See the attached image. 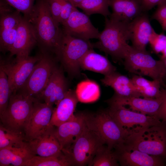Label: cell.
I'll return each instance as SVG.
<instances>
[{
	"label": "cell",
	"mask_w": 166,
	"mask_h": 166,
	"mask_svg": "<svg viewBox=\"0 0 166 166\" xmlns=\"http://www.w3.org/2000/svg\"><path fill=\"white\" fill-rule=\"evenodd\" d=\"M26 17L33 28L40 53L52 55L59 61L64 34L52 16L47 0H37Z\"/></svg>",
	"instance_id": "6da1fadb"
},
{
	"label": "cell",
	"mask_w": 166,
	"mask_h": 166,
	"mask_svg": "<svg viewBox=\"0 0 166 166\" xmlns=\"http://www.w3.org/2000/svg\"><path fill=\"white\" fill-rule=\"evenodd\" d=\"M131 22L119 21L105 17V25L98 41L93 43L97 48L110 56L115 61L123 60L132 34Z\"/></svg>",
	"instance_id": "7a4b0ae2"
},
{
	"label": "cell",
	"mask_w": 166,
	"mask_h": 166,
	"mask_svg": "<svg viewBox=\"0 0 166 166\" xmlns=\"http://www.w3.org/2000/svg\"><path fill=\"white\" fill-rule=\"evenodd\" d=\"M149 155L166 159V123L150 127H137L128 130L123 142Z\"/></svg>",
	"instance_id": "3957f363"
},
{
	"label": "cell",
	"mask_w": 166,
	"mask_h": 166,
	"mask_svg": "<svg viewBox=\"0 0 166 166\" xmlns=\"http://www.w3.org/2000/svg\"><path fill=\"white\" fill-rule=\"evenodd\" d=\"M87 127L95 132L109 149L123 143L128 131L121 126L109 114L107 109L95 114L86 113Z\"/></svg>",
	"instance_id": "277c9868"
},
{
	"label": "cell",
	"mask_w": 166,
	"mask_h": 166,
	"mask_svg": "<svg viewBox=\"0 0 166 166\" xmlns=\"http://www.w3.org/2000/svg\"><path fill=\"white\" fill-rule=\"evenodd\" d=\"M123 60L125 69L130 73L161 82L165 76V70L161 60H156L147 51L136 49L128 44Z\"/></svg>",
	"instance_id": "5b68a950"
},
{
	"label": "cell",
	"mask_w": 166,
	"mask_h": 166,
	"mask_svg": "<svg viewBox=\"0 0 166 166\" xmlns=\"http://www.w3.org/2000/svg\"><path fill=\"white\" fill-rule=\"evenodd\" d=\"M104 144L99 136L86 125L76 140L62 151L72 166H88L98 149Z\"/></svg>",
	"instance_id": "8992f818"
},
{
	"label": "cell",
	"mask_w": 166,
	"mask_h": 166,
	"mask_svg": "<svg viewBox=\"0 0 166 166\" xmlns=\"http://www.w3.org/2000/svg\"><path fill=\"white\" fill-rule=\"evenodd\" d=\"M37 99L18 92L12 93L6 109L0 115L1 123L8 129L23 132L34 103Z\"/></svg>",
	"instance_id": "52a82bcc"
},
{
	"label": "cell",
	"mask_w": 166,
	"mask_h": 166,
	"mask_svg": "<svg viewBox=\"0 0 166 166\" xmlns=\"http://www.w3.org/2000/svg\"><path fill=\"white\" fill-rule=\"evenodd\" d=\"M93 48L89 41L64 34L59 61L70 77L77 76L80 73L81 60L88 51Z\"/></svg>",
	"instance_id": "ba28073f"
},
{
	"label": "cell",
	"mask_w": 166,
	"mask_h": 166,
	"mask_svg": "<svg viewBox=\"0 0 166 166\" xmlns=\"http://www.w3.org/2000/svg\"><path fill=\"white\" fill-rule=\"evenodd\" d=\"M37 62L24 85L17 92L36 98L46 85L58 61L53 56L40 53Z\"/></svg>",
	"instance_id": "9c48e42d"
},
{
	"label": "cell",
	"mask_w": 166,
	"mask_h": 166,
	"mask_svg": "<svg viewBox=\"0 0 166 166\" xmlns=\"http://www.w3.org/2000/svg\"><path fill=\"white\" fill-rule=\"evenodd\" d=\"M9 56L0 58V68L6 74L12 93H17L25 84L34 67L39 60L40 53L34 56L14 59Z\"/></svg>",
	"instance_id": "30bf717a"
},
{
	"label": "cell",
	"mask_w": 166,
	"mask_h": 166,
	"mask_svg": "<svg viewBox=\"0 0 166 166\" xmlns=\"http://www.w3.org/2000/svg\"><path fill=\"white\" fill-rule=\"evenodd\" d=\"M108 105L107 109L110 116L121 126L128 130L138 126L150 127L163 123L154 116L134 111L123 105Z\"/></svg>",
	"instance_id": "8fae6325"
},
{
	"label": "cell",
	"mask_w": 166,
	"mask_h": 166,
	"mask_svg": "<svg viewBox=\"0 0 166 166\" xmlns=\"http://www.w3.org/2000/svg\"><path fill=\"white\" fill-rule=\"evenodd\" d=\"M54 108L37 99L34 102L30 115L23 129L26 141L36 138L50 126Z\"/></svg>",
	"instance_id": "7c38bea8"
},
{
	"label": "cell",
	"mask_w": 166,
	"mask_h": 166,
	"mask_svg": "<svg viewBox=\"0 0 166 166\" xmlns=\"http://www.w3.org/2000/svg\"><path fill=\"white\" fill-rule=\"evenodd\" d=\"M76 7L66 21L62 25L64 34L86 41L98 39V29L92 24L89 16Z\"/></svg>",
	"instance_id": "4fadbf2b"
},
{
	"label": "cell",
	"mask_w": 166,
	"mask_h": 166,
	"mask_svg": "<svg viewBox=\"0 0 166 166\" xmlns=\"http://www.w3.org/2000/svg\"><path fill=\"white\" fill-rule=\"evenodd\" d=\"M119 163L122 166H164L165 159L151 155L122 143L113 148Z\"/></svg>",
	"instance_id": "5bb4252c"
},
{
	"label": "cell",
	"mask_w": 166,
	"mask_h": 166,
	"mask_svg": "<svg viewBox=\"0 0 166 166\" xmlns=\"http://www.w3.org/2000/svg\"><path fill=\"white\" fill-rule=\"evenodd\" d=\"M37 45L36 38L31 24L24 16L17 29L15 40L10 51L9 56L15 55L17 58L27 57Z\"/></svg>",
	"instance_id": "9a60e30c"
},
{
	"label": "cell",
	"mask_w": 166,
	"mask_h": 166,
	"mask_svg": "<svg viewBox=\"0 0 166 166\" xmlns=\"http://www.w3.org/2000/svg\"><path fill=\"white\" fill-rule=\"evenodd\" d=\"M62 67L57 66L51 75L43 90L36 98L49 105H56L66 95L69 89Z\"/></svg>",
	"instance_id": "2e32d148"
},
{
	"label": "cell",
	"mask_w": 166,
	"mask_h": 166,
	"mask_svg": "<svg viewBox=\"0 0 166 166\" xmlns=\"http://www.w3.org/2000/svg\"><path fill=\"white\" fill-rule=\"evenodd\" d=\"M55 126H50L39 136L26 141L28 148L34 156H57L63 153L60 145L55 136Z\"/></svg>",
	"instance_id": "e0dca14e"
},
{
	"label": "cell",
	"mask_w": 166,
	"mask_h": 166,
	"mask_svg": "<svg viewBox=\"0 0 166 166\" xmlns=\"http://www.w3.org/2000/svg\"><path fill=\"white\" fill-rule=\"evenodd\" d=\"M86 126V113L75 114L73 120L55 128L54 133L61 150L69 147L77 139Z\"/></svg>",
	"instance_id": "ac0fdd59"
},
{
	"label": "cell",
	"mask_w": 166,
	"mask_h": 166,
	"mask_svg": "<svg viewBox=\"0 0 166 166\" xmlns=\"http://www.w3.org/2000/svg\"><path fill=\"white\" fill-rule=\"evenodd\" d=\"M161 95L156 98H147L140 97H121L113 95L106 102L109 104H113L128 106L130 109L142 113L154 116L159 110L162 102Z\"/></svg>",
	"instance_id": "d6986e66"
},
{
	"label": "cell",
	"mask_w": 166,
	"mask_h": 166,
	"mask_svg": "<svg viewBox=\"0 0 166 166\" xmlns=\"http://www.w3.org/2000/svg\"><path fill=\"white\" fill-rule=\"evenodd\" d=\"M78 101L75 91L69 89L64 97L54 108L50 125L57 127L74 119V112Z\"/></svg>",
	"instance_id": "ffe728a7"
},
{
	"label": "cell",
	"mask_w": 166,
	"mask_h": 166,
	"mask_svg": "<svg viewBox=\"0 0 166 166\" xmlns=\"http://www.w3.org/2000/svg\"><path fill=\"white\" fill-rule=\"evenodd\" d=\"M132 34L130 40L135 49L146 51L150 37L153 30L148 15L143 12L131 22Z\"/></svg>",
	"instance_id": "44dd1931"
},
{
	"label": "cell",
	"mask_w": 166,
	"mask_h": 166,
	"mask_svg": "<svg viewBox=\"0 0 166 166\" xmlns=\"http://www.w3.org/2000/svg\"><path fill=\"white\" fill-rule=\"evenodd\" d=\"M101 81L104 85L109 86L115 91L114 95L121 97H141L131 78L116 71L104 75Z\"/></svg>",
	"instance_id": "7402d4cb"
},
{
	"label": "cell",
	"mask_w": 166,
	"mask_h": 166,
	"mask_svg": "<svg viewBox=\"0 0 166 166\" xmlns=\"http://www.w3.org/2000/svg\"><path fill=\"white\" fill-rule=\"evenodd\" d=\"M112 13L109 18L131 22L143 12L140 0H110Z\"/></svg>",
	"instance_id": "603a6c76"
},
{
	"label": "cell",
	"mask_w": 166,
	"mask_h": 166,
	"mask_svg": "<svg viewBox=\"0 0 166 166\" xmlns=\"http://www.w3.org/2000/svg\"><path fill=\"white\" fill-rule=\"evenodd\" d=\"M81 68L106 75L116 71V68L106 57L98 53L93 49L85 54L80 63Z\"/></svg>",
	"instance_id": "cb8c5ba5"
},
{
	"label": "cell",
	"mask_w": 166,
	"mask_h": 166,
	"mask_svg": "<svg viewBox=\"0 0 166 166\" xmlns=\"http://www.w3.org/2000/svg\"><path fill=\"white\" fill-rule=\"evenodd\" d=\"M34 156L26 145L11 146L0 149V166H24L25 163Z\"/></svg>",
	"instance_id": "d4e9b609"
},
{
	"label": "cell",
	"mask_w": 166,
	"mask_h": 166,
	"mask_svg": "<svg viewBox=\"0 0 166 166\" xmlns=\"http://www.w3.org/2000/svg\"><path fill=\"white\" fill-rule=\"evenodd\" d=\"M136 89L141 97L147 98H156L161 95V81H150L142 76L135 75L131 78Z\"/></svg>",
	"instance_id": "484cf974"
},
{
	"label": "cell",
	"mask_w": 166,
	"mask_h": 166,
	"mask_svg": "<svg viewBox=\"0 0 166 166\" xmlns=\"http://www.w3.org/2000/svg\"><path fill=\"white\" fill-rule=\"evenodd\" d=\"M75 92L79 101L83 103L95 101L100 95L98 85L95 82L89 80H84L78 84Z\"/></svg>",
	"instance_id": "4316f807"
},
{
	"label": "cell",
	"mask_w": 166,
	"mask_h": 166,
	"mask_svg": "<svg viewBox=\"0 0 166 166\" xmlns=\"http://www.w3.org/2000/svg\"><path fill=\"white\" fill-rule=\"evenodd\" d=\"M110 0H84L77 6L89 16L100 14L105 17H109L111 13L109 8Z\"/></svg>",
	"instance_id": "83f0119b"
},
{
	"label": "cell",
	"mask_w": 166,
	"mask_h": 166,
	"mask_svg": "<svg viewBox=\"0 0 166 166\" xmlns=\"http://www.w3.org/2000/svg\"><path fill=\"white\" fill-rule=\"evenodd\" d=\"M72 165L63 153L57 156H34L28 160L24 166H69Z\"/></svg>",
	"instance_id": "f1b7e54d"
},
{
	"label": "cell",
	"mask_w": 166,
	"mask_h": 166,
	"mask_svg": "<svg viewBox=\"0 0 166 166\" xmlns=\"http://www.w3.org/2000/svg\"><path fill=\"white\" fill-rule=\"evenodd\" d=\"M26 143L23 132L10 130L0 124V149L11 146H21Z\"/></svg>",
	"instance_id": "f546056e"
},
{
	"label": "cell",
	"mask_w": 166,
	"mask_h": 166,
	"mask_svg": "<svg viewBox=\"0 0 166 166\" xmlns=\"http://www.w3.org/2000/svg\"><path fill=\"white\" fill-rule=\"evenodd\" d=\"M104 145L97 151L89 166H117L118 163L114 151Z\"/></svg>",
	"instance_id": "4dcf8cb0"
},
{
	"label": "cell",
	"mask_w": 166,
	"mask_h": 166,
	"mask_svg": "<svg viewBox=\"0 0 166 166\" xmlns=\"http://www.w3.org/2000/svg\"><path fill=\"white\" fill-rule=\"evenodd\" d=\"M12 94L7 76L0 68V115L6 109Z\"/></svg>",
	"instance_id": "1f68e13d"
},
{
	"label": "cell",
	"mask_w": 166,
	"mask_h": 166,
	"mask_svg": "<svg viewBox=\"0 0 166 166\" xmlns=\"http://www.w3.org/2000/svg\"><path fill=\"white\" fill-rule=\"evenodd\" d=\"M17 29H0V50L3 53L10 51L15 40Z\"/></svg>",
	"instance_id": "d6a6232c"
},
{
	"label": "cell",
	"mask_w": 166,
	"mask_h": 166,
	"mask_svg": "<svg viewBox=\"0 0 166 166\" xmlns=\"http://www.w3.org/2000/svg\"><path fill=\"white\" fill-rule=\"evenodd\" d=\"M21 13L15 10L12 13L0 16V29L17 28L23 16Z\"/></svg>",
	"instance_id": "836d02e7"
},
{
	"label": "cell",
	"mask_w": 166,
	"mask_h": 166,
	"mask_svg": "<svg viewBox=\"0 0 166 166\" xmlns=\"http://www.w3.org/2000/svg\"><path fill=\"white\" fill-rule=\"evenodd\" d=\"M149 43L154 53H161L166 47V35L157 34L153 29L150 37Z\"/></svg>",
	"instance_id": "e575fe53"
},
{
	"label": "cell",
	"mask_w": 166,
	"mask_h": 166,
	"mask_svg": "<svg viewBox=\"0 0 166 166\" xmlns=\"http://www.w3.org/2000/svg\"><path fill=\"white\" fill-rule=\"evenodd\" d=\"M15 9L27 17L33 8L35 0H5Z\"/></svg>",
	"instance_id": "d590c367"
},
{
	"label": "cell",
	"mask_w": 166,
	"mask_h": 166,
	"mask_svg": "<svg viewBox=\"0 0 166 166\" xmlns=\"http://www.w3.org/2000/svg\"><path fill=\"white\" fill-rule=\"evenodd\" d=\"M152 18L157 21L162 29L166 31V0H164L157 6Z\"/></svg>",
	"instance_id": "8d00e7d4"
},
{
	"label": "cell",
	"mask_w": 166,
	"mask_h": 166,
	"mask_svg": "<svg viewBox=\"0 0 166 166\" xmlns=\"http://www.w3.org/2000/svg\"><path fill=\"white\" fill-rule=\"evenodd\" d=\"M162 102L157 112L154 116L162 121L166 123V81L161 83Z\"/></svg>",
	"instance_id": "74e56055"
},
{
	"label": "cell",
	"mask_w": 166,
	"mask_h": 166,
	"mask_svg": "<svg viewBox=\"0 0 166 166\" xmlns=\"http://www.w3.org/2000/svg\"><path fill=\"white\" fill-rule=\"evenodd\" d=\"M76 7L68 0H62L59 18L60 24L62 25L66 21Z\"/></svg>",
	"instance_id": "f35d334b"
},
{
	"label": "cell",
	"mask_w": 166,
	"mask_h": 166,
	"mask_svg": "<svg viewBox=\"0 0 166 166\" xmlns=\"http://www.w3.org/2000/svg\"><path fill=\"white\" fill-rule=\"evenodd\" d=\"M47 1L49 4L52 16L55 20L59 24L62 0H47Z\"/></svg>",
	"instance_id": "ab89813d"
},
{
	"label": "cell",
	"mask_w": 166,
	"mask_h": 166,
	"mask_svg": "<svg viewBox=\"0 0 166 166\" xmlns=\"http://www.w3.org/2000/svg\"><path fill=\"white\" fill-rule=\"evenodd\" d=\"M164 0H140L143 12H146L158 6Z\"/></svg>",
	"instance_id": "60d3db41"
},
{
	"label": "cell",
	"mask_w": 166,
	"mask_h": 166,
	"mask_svg": "<svg viewBox=\"0 0 166 166\" xmlns=\"http://www.w3.org/2000/svg\"><path fill=\"white\" fill-rule=\"evenodd\" d=\"M5 0H0V15L2 16L12 13L15 10Z\"/></svg>",
	"instance_id": "b9f144b4"
},
{
	"label": "cell",
	"mask_w": 166,
	"mask_h": 166,
	"mask_svg": "<svg viewBox=\"0 0 166 166\" xmlns=\"http://www.w3.org/2000/svg\"><path fill=\"white\" fill-rule=\"evenodd\" d=\"M74 6L77 7V6L84 0H68Z\"/></svg>",
	"instance_id": "7bdbcfd3"
},
{
	"label": "cell",
	"mask_w": 166,
	"mask_h": 166,
	"mask_svg": "<svg viewBox=\"0 0 166 166\" xmlns=\"http://www.w3.org/2000/svg\"><path fill=\"white\" fill-rule=\"evenodd\" d=\"M161 60L163 62L165 70V75L163 80H166V57Z\"/></svg>",
	"instance_id": "ee69618b"
},
{
	"label": "cell",
	"mask_w": 166,
	"mask_h": 166,
	"mask_svg": "<svg viewBox=\"0 0 166 166\" xmlns=\"http://www.w3.org/2000/svg\"><path fill=\"white\" fill-rule=\"evenodd\" d=\"M161 53V55L160 56V60H162L166 57V47Z\"/></svg>",
	"instance_id": "f6af8a7d"
}]
</instances>
